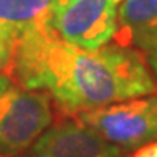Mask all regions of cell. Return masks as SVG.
I'll return each instance as SVG.
<instances>
[{
  "label": "cell",
  "mask_w": 157,
  "mask_h": 157,
  "mask_svg": "<svg viewBox=\"0 0 157 157\" xmlns=\"http://www.w3.org/2000/svg\"><path fill=\"white\" fill-rule=\"evenodd\" d=\"M56 0H0V34L16 42L29 34L50 31Z\"/></svg>",
  "instance_id": "6"
},
{
  "label": "cell",
  "mask_w": 157,
  "mask_h": 157,
  "mask_svg": "<svg viewBox=\"0 0 157 157\" xmlns=\"http://www.w3.org/2000/svg\"><path fill=\"white\" fill-rule=\"evenodd\" d=\"M124 151H135L157 141V95L138 96L76 115Z\"/></svg>",
  "instance_id": "3"
},
{
  "label": "cell",
  "mask_w": 157,
  "mask_h": 157,
  "mask_svg": "<svg viewBox=\"0 0 157 157\" xmlns=\"http://www.w3.org/2000/svg\"><path fill=\"white\" fill-rule=\"evenodd\" d=\"M134 48L144 54V60L150 68V73L154 78V83L157 87V35H153L150 38L138 42Z\"/></svg>",
  "instance_id": "8"
},
{
  "label": "cell",
  "mask_w": 157,
  "mask_h": 157,
  "mask_svg": "<svg viewBox=\"0 0 157 157\" xmlns=\"http://www.w3.org/2000/svg\"><path fill=\"white\" fill-rule=\"evenodd\" d=\"M118 31L131 47L157 35V0H122L118 7Z\"/></svg>",
  "instance_id": "7"
},
{
  "label": "cell",
  "mask_w": 157,
  "mask_h": 157,
  "mask_svg": "<svg viewBox=\"0 0 157 157\" xmlns=\"http://www.w3.org/2000/svg\"><path fill=\"white\" fill-rule=\"evenodd\" d=\"M13 47L15 42L0 34V74L5 73L7 67H10L12 64V57H13Z\"/></svg>",
  "instance_id": "9"
},
{
  "label": "cell",
  "mask_w": 157,
  "mask_h": 157,
  "mask_svg": "<svg viewBox=\"0 0 157 157\" xmlns=\"http://www.w3.org/2000/svg\"><path fill=\"white\" fill-rule=\"evenodd\" d=\"M28 157H128L122 148L76 119L50 125L28 150Z\"/></svg>",
  "instance_id": "5"
},
{
  "label": "cell",
  "mask_w": 157,
  "mask_h": 157,
  "mask_svg": "<svg viewBox=\"0 0 157 157\" xmlns=\"http://www.w3.org/2000/svg\"><path fill=\"white\" fill-rule=\"evenodd\" d=\"M122 0H56L48 29L80 50H98L118 34V7Z\"/></svg>",
  "instance_id": "4"
},
{
  "label": "cell",
  "mask_w": 157,
  "mask_h": 157,
  "mask_svg": "<svg viewBox=\"0 0 157 157\" xmlns=\"http://www.w3.org/2000/svg\"><path fill=\"white\" fill-rule=\"evenodd\" d=\"M132 157H157V141L135 150Z\"/></svg>",
  "instance_id": "10"
},
{
  "label": "cell",
  "mask_w": 157,
  "mask_h": 157,
  "mask_svg": "<svg viewBox=\"0 0 157 157\" xmlns=\"http://www.w3.org/2000/svg\"><path fill=\"white\" fill-rule=\"evenodd\" d=\"M10 67L22 86L48 93L70 115L151 95L157 89L134 47L109 42L98 50H80L50 31L17 39Z\"/></svg>",
  "instance_id": "1"
},
{
  "label": "cell",
  "mask_w": 157,
  "mask_h": 157,
  "mask_svg": "<svg viewBox=\"0 0 157 157\" xmlns=\"http://www.w3.org/2000/svg\"><path fill=\"white\" fill-rule=\"evenodd\" d=\"M51 124L48 93L28 89L13 76L0 74V157L28 151Z\"/></svg>",
  "instance_id": "2"
}]
</instances>
